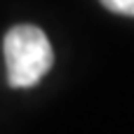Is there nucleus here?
I'll return each mask as SVG.
<instances>
[{
	"label": "nucleus",
	"instance_id": "obj_2",
	"mask_svg": "<svg viewBox=\"0 0 134 134\" xmlns=\"http://www.w3.org/2000/svg\"><path fill=\"white\" fill-rule=\"evenodd\" d=\"M101 5L115 14L122 16H134V0H101Z\"/></svg>",
	"mask_w": 134,
	"mask_h": 134
},
{
	"label": "nucleus",
	"instance_id": "obj_1",
	"mask_svg": "<svg viewBox=\"0 0 134 134\" xmlns=\"http://www.w3.org/2000/svg\"><path fill=\"white\" fill-rule=\"evenodd\" d=\"M2 54L7 66V85L14 90H28L38 85L52 68L54 52L47 35L38 26H14L2 40Z\"/></svg>",
	"mask_w": 134,
	"mask_h": 134
}]
</instances>
